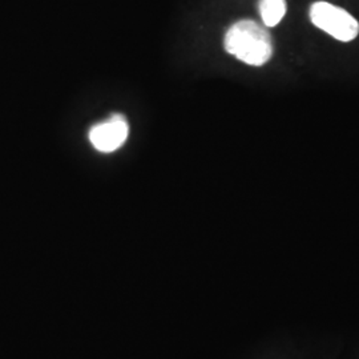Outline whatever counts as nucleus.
Masks as SVG:
<instances>
[{
  "mask_svg": "<svg viewBox=\"0 0 359 359\" xmlns=\"http://www.w3.org/2000/svg\"><path fill=\"white\" fill-rule=\"evenodd\" d=\"M225 51L245 65L261 67L273 56L269 31L255 20L244 19L229 27L224 39Z\"/></svg>",
  "mask_w": 359,
  "mask_h": 359,
  "instance_id": "obj_1",
  "label": "nucleus"
},
{
  "mask_svg": "<svg viewBox=\"0 0 359 359\" xmlns=\"http://www.w3.org/2000/svg\"><path fill=\"white\" fill-rule=\"evenodd\" d=\"M310 20L317 28L339 41L347 43L358 36L359 23L355 18L332 3H314L310 7Z\"/></svg>",
  "mask_w": 359,
  "mask_h": 359,
  "instance_id": "obj_2",
  "label": "nucleus"
},
{
  "mask_svg": "<svg viewBox=\"0 0 359 359\" xmlns=\"http://www.w3.org/2000/svg\"><path fill=\"white\" fill-rule=\"evenodd\" d=\"M129 126L126 116L115 114L90 129L88 139L92 147L102 154H112L120 149L128 139Z\"/></svg>",
  "mask_w": 359,
  "mask_h": 359,
  "instance_id": "obj_3",
  "label": "nucleus"
},
{
  "mask_svg": "<svg viewBox=\"0 0 359 359\" xmlns=\"http://www.w3.org/2000/svg\"><path fill=\"white\" fill-rule=\"evenodd\" d=\"M286 0H259L258 11L266 27H276L286 13Z\"/></svg>",
  "mask_w": 359,
  "mask_h": 359,
  "instance_id": "obj_4",
  "label": "nucleus"
}]
</instances>
